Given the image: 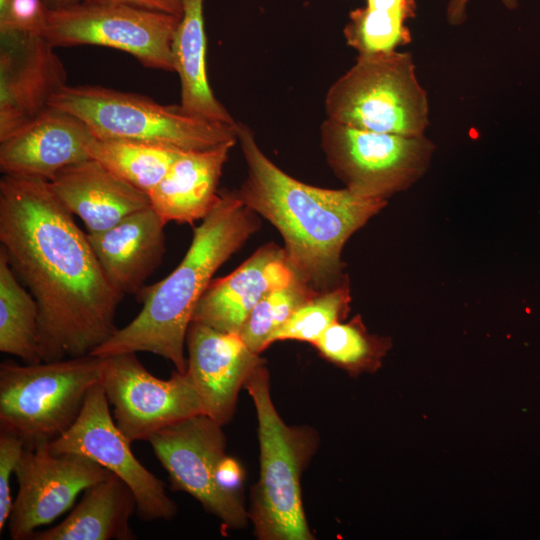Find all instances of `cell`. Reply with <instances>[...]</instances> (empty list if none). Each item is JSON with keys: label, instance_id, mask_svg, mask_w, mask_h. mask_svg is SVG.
<instances>
[{"label": "cell", "instance_id": "22", "mask_svg": "<svg viewBox=\"0 0 540 540\" xmlns=\"http://www.w3.org/2000/svg\"><path fill=\"white\" fill-rule=\"evenodd\" d=\"M204 0H183V9L173 40L175 72L180 79V106L192 115L235 124L228 110L215 97L206 66Z\"/></svg>", "mask_w": 540, "mask_h": 540}, {"label": "cell", "instance_id": "12", "mask_svg": "<svg viewBox=\"0 0 540 540\" xmlns=\"http://www.w3.org/2000/svg\"><path fill=\"white\" fill-rule=\"evenodd\" d=\"M130 444L115 424L101 381L90 389L72 426L50 441L53 452L86 456L123 480L134 493L143 521L171 520L176 503L165 484L136 459Z\"/></svg>", "mask_w": 540, "mask_h": 540}, {"label": "cell", "instance_id": "32", "mask_svg": "<svg viewBox=\"0 0 540 540\" xmlns=\"http://www.w3.org/2000/svg\"><path fill=\"white\" fill-rule=\"evenodd\" d=\"M219 479L226 489L240 494L243 471L234 458L225 456L219 467Z\"/></svg>", "mask_w": 540, "mask_h": 540}, {"label": "cell", "instance_id": "25", "mask_svg": "<svg viewBox=\"0 0 540 540\" xmlns=\"http://www.w3.org/2000/svg\"><path fill=\"white\" fill-rule=\"evenodd\" d=\"M0 351L26 363L39 357V309L33 295L19 283L0 249Z\"/></svg>", "mask_w": 540, "mask_h": 540}, {"label": "cell", "instance_id": "21", "mask_svg": "<svg viewBox=\"0 0 540 540\" xmlns=\"http://www.w3.org/2000/svg\"><path fill=\"white\" fill-rule=\"evenodd\" d=\"M137 502L116 474L91 485L80 502L58 525L34 531L28 540H133L129 520Z\"/></svg>", "mask_w": 540, "mask_h": 540}, {"label": "cell", "instance_id": "31", "mask_svg": "<svg viewBox=\"0 0 540 540\" xmlns=\"http://www.w3.org/2000/svg\"><path fill=\"white\" fill-rule=\"evenodd\" d=\"M94 3H111L131 6L148 11L171 14L180 17L183 0H83Z\"/></svg>", "mask_w": 540, "mask_h": 540}, {"label": "cell", "instance_id": "8", "mask_svg": "<svg viewBox=\"0 0 540 540\" xmlns=\"http://www.w3.org/2000/svg\"><path fill=\"white\" fill-rule=\"evenodd\" d=\"M321 147L334 174L355 195L382 199L409 189L430 167L434 143L423 136L380 133L325 119Z\"/></svg>", "mask_w": 540, "mask_h": 540}, {"label": "cell", "instance_id": "28", "mask_svg": "<svg viewBox=\"0 0 540 540\" xmlns=\"http://www.w3.org/2000/svg\"><path fill=\"white\" fill-rule=\"evenodd\" d=\"M350 302L348 281L330 290L316 293L300 305L275 332L271 344L281 340H297L313 345L328 327L347 317Z\"/></svg>", "mask_w": 540, "mask_h": 540}, {"label": "cell", "instance_id": "27", "mask_svg": "<svg viewBox=\"0 0 540 540\" xmlns=\"http://www.w3.org/2000/svg\"><path fill=\"white\" fill-rule=\"evenodd\" d=\"M316 293L297 277L290 284L272 290L251 311L239 336L250 350L260 354L271 345L272 336L293 312Z\"/></svg>", "mask_w": 540, "mask_h": 540}, {"label": "cell", "instance_id": "29", "mask_svg": "<svg viewBox=\"0 0 540 540\" xmlns=\"http://www.w3.org/2000/svg\"><path fill=\"white\" fill-rule=\"evenodd\" d=\"M49 13L45 0H8L0 7V34L43 35Z\"/></svg>", "mask_w": 540, "mask_h": 540}, {"label": "cell", "instance_id": "33", "mask_svg": "<svg viewBox=\"0 0 540 540\" xmlns=\"http://www.w3.org/2000/svg\"><path fill=\"white\" fill-rule=\"evenodd\" d=\"M468 2L469 0H449L446 16L451 25H461L465 21ZM502 3L509 9H514L517 6V0H502Z\"/></svg>", "mask_w": 540, "mask_h": 540}, {"label": "cell", "instance_id": "14", "mask_svg": "<svg viewBox=\"0 0 540 540\" xmlns=\"http://www.w3.org/2000/svg\"><path fill=\"white\" fill-rule=\"evenodd\" d=\"M43 35L0 34V141L50 106L67 73Z\"/></svg>", "mask_w": 540, "mask_h": 540}, {"label": "cell", "instance_id": "23", "mask_svg": "<svg viewBox=\"0 0 540 540\" xmlns=\"http://www.w3.org/2000/svg\"><path fill=\"white\" fill-rule=\"evenodd\" d=\"M415 16V0H366L349 13L344 38L358 55L393 52L412 41L407 22Z\"/></svg>", "mask_w": 540, "mask_h": 540}, {"label": "cell", "instance_id": "4", "mask_svg": "<svg viewBox=\"0 0 540 540\" xmlns=\"http://www.w3.org/2000/svg\"><path fill=\"white\" fill-rule=\"evenodd\" d=\"M258 420L260 473L250 494L249 520L260 540H312L303 509L301 476L315 454L319 437L309 426H290L277 412L270 376L259 365L244 384Z\"/></svg>", "mask_w": 540, "mask_h": 540}, {"label": "cell", "instance_id": "6", "mask_svg": "<svg viewBox=\"0 0 540 540\" xmlns=\"http://www.w3.org/2000/svg\"><path fill=\"white\" fill-rule=\"evenodd\" d=\"M324 103L327 119L362 130L423 136L429 125L427 93L408 52L358 55Z\"/></svg>", "mask_w": 540, "mask_h": 540}, {"label": "cell", "instance_id": "16", "mask_svg": "<svg viewBox=\"0 0 540 540\" xmlns=\"http://www.w3.org/2000/svg\"><path fill=\"white\" fill-rule=\"evenodd\" d=\"M93 134L77 117L49 107L31 122L0 141L4 175L50 181L60 171L89 159Z\"/></svg>", "mask_w": 540, "mask_h": 540}, {"label": "cell", "instance_id": "11", "mask_svg": "<svg viewBox=\"0 0 540 540\" xmlns=\"http://www.w3.org/2000/svg\"><path fill=\"white\" fill-rule=\"evenodd\" d=\"M101 383L113 406L115 424L131 443L149 441L170 425L204 414L186 373L176 371L169 379L157 378L136 353L105 357Z\"/></svg>", "mask_w": 540, "mask_h": 540}, {"label": "cell", "instance_id": "9", "mask_svg": "<svg viewBox=\"0 0 540 540\" xmlns=\"http://www.w3.org/2000/svg\"><path fill=\"white\" fill-rule=\"evenodd\" d=\"M180 17L131 6L82 1L50 10L43 36L54 47L97 45L145 67L175 71L173 40Z\"/></svg>", "mask_w": 540, "mask_h": 540}, {"label": "cell", "instance_id": "30", "mask_svg": "<svg viewBox=\"0 0 540 540\" xmlns=\"http://www.w3.org/2000/svg\"><path fill=\"white\" fill-rule=\"evenodd\" d=\"M25 441L18 435L0 429V531L6 527L13 500L10 481L21 458Z\"/></svg>", "mask_w": 540, "mask_h": 540}, {"label": "cell", "instance_id": "15", "mask_svg": "<svg viewBox=\"0 0 540 540\" xmlns=\"http://www.w3.org/2000/svg\"><path fill=\"white\" fill-rule=\"evenodd\" d=\"M187 371L203 412L222 426L236 410L238 394L264 360L242 338L192 321L186 336Z\"/></svg>", "mask_w": 540, "mask_h": 540}, {"label": "cell", "instance_id": "34", "mask_svg": "<svg viewBox=\"0 0 540 540\" xmlns=\"http://www.w3.org/2000/svg\"><path fill=\"white\" fill-rule=\"evenodd\" d=\"M82 1L83 0H45L50 10H57V9L65 8V7L77 4L79 2H82Z\"/></svg>", "mask_w": 540, "mask_h": 540}, {"label": "cell", "instance_id": "26", "mask_svg": "<svg viewBox=\"0 0 540 540\" xmlns=\"http://www.w3.org/2000/svg\"><path fill=\"white\" fill-rule=\"evenodd\" d=\"M313 345L324 358L357 376L381 367L391 340L369 334L360 316H355L347 323L332 324Z\"/></svg>", "mask_w": 540, "mask_h": 540}, {"label": "cell", "instance_id": "35", "mask_svg": "<svg viewBox=\"0 0 540 540\" xmlns=\"http://www.w3.org/2000/svg\"><path fill=\"white\" fill-rule=\"evenodd\" d=\"M8 0H0V7L4 6Z\"/></svg>", "mask_w": 540, "mask_h": 540}, {"label": "cell", "instance_id": "10", "mask_svg": "<svg viewBox=\"0 0 540 540\" xmlns=\"http://www.w3.org/2000/svg\"><path fill=\"white\" fill-rule=\"evenodd\" d=\"M149 442L174 490L189 493L229 529L247 525L241 494L226 489L219 479L226 456L221 424L198 414L160 430Z\"/></svg>", "mask_w": 540, "mask_h": 540}, {"label": "cell", "instance_id": "1", "mask_svg": "<svg viewBox=\"0 0 540 540\" xmlns=\"http://www.w3.org/2000/svg\"><path fill=\"white\" fill-rule=\"evenodd\" d=\"M0 249L39 309L40 361L90 354L118 329L123 295L47 180H0Z\"/></svg>", "mask_w": 540, "mask_h": 540}, {"label": "cell", "instance_id": "24", "mask_svg": "<svg viewBox=\"0 0 540 540\" xmlns=\"http://www.w3.org/2000/svg\"><path fill=\"white\" fill-rule=\"evenodd\" d=\"M87 151L90 158L148 194L184 150L157 143L104 139L93 135Z\"/></svg>", "mask_w": 540, "mask_h": 540}, {"label": "cell", "instance_id": "5", "mask_svg": "<svg viewBox=\"0 0 540 540\" xmlns=\"http://www.w3.org/2000/svg\"><path fill=\"white\" fill-rule=\"evenodd\" d=\"M49 106L77 117L97 138L157 143L184 151L237 141V122L212 121L189 114L180 105H163L102 86L67 84Z\"/></svg>", "mask_w": 540, "mask_h": 540}, {"label": "cell", "instance_id": "20", "mask_svg": "<svg viewBox=\"0 0 540 540\" xmlns=\"http://www.w3.org/2000/svg\"><path fill=\"white\" fill-rule=\"evenodd\" d=\"M236 142L181 153L148 193L151 207L165 223H193L211 212L219 199L223 167Z\"/></svg>", "mask_w": 540, "mask_h": 540}, {"label": "cell", "instance_id": "13", "mask_svg": "<svg viewBox=\"0 0 540 540\" xmlns=\"http://www.w3.org/2000/svg\"><path fill=\"white\" fill-rule=\"evenodd\" d=\"M110 473L86 456L53 452L49 440L26 442L15 471L18 493L7 523L11 539L28 540Z\"/></svg>", "mask_w": 540, "mask_h": 540}, {"label": "cell", "instance_id": "3", "mask_svg": "<svg viewBox=\"0 0 540 540\" xmlns=\"http://www.w3.org/2000/svg\"><path fill=\"white\" fill-rule=\"evenodd\" d=\"M260 228L255 212L245 206L235 190L219 192V199L194 229L188 251L163 280L145 287L138 298L139 314L90 354L108 357L149 352L169 360L185 374V345L195 308L225 263Z\"/></svg>", "mask_w": 540, "mask_h": 540}, {"label": "cell", "instance_id": "19", "mask_svg": "<svg viewBox=\"0 0 540 540\" xmlns=\"http://www.w3.org/2000/svg\"><path fill=\"white\" fill-rule=\"evenodd\" d=\"M49 182L65 208L82 220L87 233L108 230L151 206L147 193L93 158L68 166Z\"/></svg>", "mask_w": 540, "mask_h": 540}, {"label": "cell", "instance_id": "2", "mask_svg": "<svg viewBox=\"0 0 540 540\" xmlns=\"http://www.w3.org/2000/svg\"><path fill=\"white\" fill-rule=\"evenodd\" d=\"M236 132L247 165V176L235 190L238 198L279 231L288 262L301 282L317 293L346 282L343 247L387 200L303 183L265 155L249 127L237 122Z\"/></svg>", "mask_w": 540, "mask_h": 540}, {"label": "cell", "instance_id": "17", "mask_svg": "<svg viewBox=\"0 0 540 540\" xmlns=\"http://www.w3.org/2000/svg\"><path fill=\"white\" fill-rule=\"evenodd\" d=\"M295 278L283 247L266 244L232 273L210 283L195 308L192 321L239 335L257 303Z\"/></svg>", "mask_w": 540, "mask_h": 540}, {"label": "cell", "instance_id": "18", "mask_svg": "<svg viewBox=\"0 0 540 540\" xmlns=\"http://www.w3.org/2000/svg\"><path fill=\"white\" fill-rule=\"evenodd\" d=\"M165 222L149 206L108 230L87 233L109 282L123 296H139L165 254Z\"/></svg>", "mask_w": 540, "mask_h": 540}, {"label": "cell", "instance_id": "7", "mask_svg": "<svg viewBox=\"0 0 540 540\" xmlns=\"http://www.w3.org/2000/svg\"><path fill=\"white\" fill-rule=\"evenodd\" d=\"M105 357L91 354L20 365L0 364V429L25 443L52 441L79 416L90 389L101 381Z\"/></svg>", "mask_w": 540, "mask_h": 540}]
</instances>
